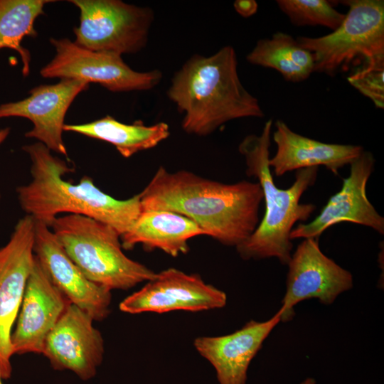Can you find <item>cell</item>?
Instances as JSON below:
<instances>
[{"mask_svg": "<svg viewBox=\"0 0 384 384\" xmlns=\"http://www.w3.org/2000/svg\"><path fill=\"white\" fill-rule=\"evenodd\" d=\"M273 140L277 151L269 165L276 176L302 169L324 166L334 174L354 161L364 150L361 146L321 142L292 130L282 120L275 122Z\"/></svg>", "mask_w": 384, "mask_h": 384, "instance_id": "18", "label": "cell"}, {"mask_svg": "<svg viewBox=\"0 0 384 384\" xmlns=\"http://www.w3.org/2000/svg\"><path fill=\"white\" fill-rule=\"evenodd\" d=\"M80 10V23L73 30L78 46L94 51L134 54L148 41L154 18L149 7L120 0H71Z\"/></svg>", "mask_w": 384, "mask_h": 384, "instance_id": "7", "label": "cell"}, {"mask_svg": "<svg viewBox=\"0 0 384 384\" xmlns=\"http://www.w3.org/2000/svg\"><path fill=\"white\" fill-rule=\"evenodd\" d=\"M2 380H3V379H2L1 376V373H0V384H4Z\"/></svg>", "mask_w": 384, "mask_h": 384, "instance_id": "28", "label": "cell"}, {"mask_svg": "<svg viewBox=\"0 0 384 384\" xmlns=\"http://www.w3.org/2000/svg\"><path fill=\"white\" fill-rule=\"evenodd\" d=\"M64 250L91 282L127 290L152 279L156 272L124 255L118 232L79 214L58 216L50 227Z\"/></svg>", "mask_w": 384, "mask_h": 384, "instance_id": "5", "label": "cell"}, {"mask_svg": "<svg viewBox=\"0 0 384 384\" xmlns=\"http://www.w3.org/2000/svg\"><path fill=\"white\" fill-rule=\"evenodd\" d=\"M33 253L51 282L94 321L110 313L111 291L89 280L69 257L50 228L36 220Z\"/></svg>", "mask_w": 384, "mask_h": 384, "instance_id": "15", "label": "cell"}, {"mask_svg": "<svg viewBox=\"0 0 384 384\" xmlns=\"http://www.w3.org/2000/svg\"><path fill=\"white\" fill-rule=\"evenodd\" d=\"M246 59L252 65L274 69L292 82L305 80L314 69L312 53L283 32L259 40Z\"/></svg>", "mask_w": 384, "mask_h": 384, "instance_id": "21", "label": "cell"}, {"mask_svg": "<svg viewBox=\"0 0 384 384\" xmlns=\"http://www.w3.org/2000/svg\"><path fill=\"white\" fill-rule=\"evenodd\" d=\"M63 130L110 143L124 158L154 148L170 135L169 126L163 122L149 126L142 120L125 124L110 115L85 124H65Z\"/></svg>", "mask_w": 384, "mask_h": 384, "instance_id": "20", "label": "cell"}, {"mask_svg": "<svg viewBox=\"0 0 384 384\" xmlns=\"http://www.w3.org/2000/svg\"><path fill=\"white\" fill-rule=\"evenodd\" d=\"M280 10L296 26H323L336 30L345 14L336 10L326 0H277Z\"/></svg>", "mask_w": 384, "mask_h": 384, "instance_id": "23", "label": "cell"}, {"mask_svg": "<svg viewBox=\"0 0 384 384\" xmlns=\"http://www.w3.org/2000/svg\"><path fill=\"white\" fill-rule=\"evenodd\" d=\"M205 235L190 218L175 212L156 210L141 212L131 228L120 236L122 248L141 244L145 250L159 249L176 257L189 250L188 241Z\"/></svg>", "mask_w": 384, "mask_h": 384, "instance_id": "19", "label": "cell"}, {"mask_svg": "<svg viewBox=\"0 0 384 384\" xmlns=\"http://www.w3.org/2000/svg\"><path fill=\"white\" fill-rule=\"evenodd\" d=\"M282 314L280 307L265 321L250 320L230 334L199 336L194 340L196 350L212 365L219 384H246L252 360L281 321Z\"/></svg>", "mask_w": 384, "mask_h": 384, "instance_id": "17", "label": "cell"}, {"mask_svg": "<svg viewBox=\"0 0 384 384\" xmlns=\"http://www.w3.org/2000/svg\"><path fill=\"white\" fill-rule=\"evenodd\" d=\"M287 265L281 321L291 320L294 316V307L301 302L313 298L331 304L353 286L351 273L322 252L319 238L304 239Z\"/></svg>", "mask_w": 384, "mask_h": 384, "instance_id": "10", "label": "cell"}, {"mask_svg": "<svg viewBox=\"0 0 384 384\" xmlns=\"http://www.w3.org/2000/svg\"><path fill=\"white\" fill-rule=\"evenodd\" d=\"M88 87L89 83L75 79L38 85L25 99L0 105V119H28L33 127L25 133L26 137L36 139L50 151L68 157L63 139L65 114L75 97Z\"/></svg>", "mask_w": 384, "mask_h": 384, "instance_id": "14", "label": "cell"}, {"mask_svg": "<svg viewBox=\"0 0 384 384\" xmlns=\"http://www.w3.org/2000/svg\"><path fill=\"white\" fill-rule=\"evenodd\" d=\"M375 158L363 152L350 165V174L343 179L341 188L330 197L320 213L311 221L294 227L290 239L319 238L327 228L341 222H351L384 233V218L370 202L366 185L374 170Z\"/></svg>", "mask_w": 384, "mask_h": 384, "instance_id": "12", "label": "cell"}, {"mask_svg": "<svg viewBox=\"0 0 384 384\" xmlns=\"http://www.w3.org/2000/svg\"><path fill=\"white\" fill-rule=\"evenodd\" d=\"M272 126V120H267L260 135H247L238 146L247 175L257 178L262 188L265 211L254 233L235 248L244 260L274 257L287 265L293 248L292 230L297 222L307 221L316 209L315 205L302 203L300 199L314 185L319 168L297 170L290 187L278 188L269 165Z\"/></svg>", "mask_w": 384, "mask_h": 384, "instance_id": "4", "label": "cell"}, {"mask_svg": "<svg viewBox=\"0 0 384 384\" xmlns=\"http://www.w3.org/2000/svg\"><path fill=\"white\" fill-rule=\"evenodd\" d=\"M226 303V294L206 283L198 274H186L171 267L156 273L139 290L124 299L119 308L132 314H161L216 309L224 307Z\"/></svg>", "mask_w": 384, "mask_h": 384, "instance_id": "11", "label": "cell"}, {"mask_svg": "<svg viewBox=\"0 0 384 384\" xmlns=\"http://www.w3.org/2000/svg\"><path fill=\"white\" fill-rule=\"evenodd\" d=\"M36 220L26 215L16 224L9 241L0 247V373L3 380L12 373L11 336L17 319L34 253Z\"/></svg>", "mask_w": 384, "mask_h": 384, "instance_id": "9", "label": "cell"}, {"mask_svg": "<svg viewBox=\"0 0 384 384\" xmlns=\"http://www.w3.org/2000/svg\"><path fill=\"white\" fill-rule=\"evenodd\" d=\"M233 6L236 12L245 18L255 14L258 7L257 3L254 0H236Z\"/></svg>", "mask_w": 384, "mask_h": 384, "instance_id": "25", "label": "cell"}, {"mask_svg": "<svg viewBox=\"0 0 384 384\" xmlns=\"http://www.w3.org/2000/svg\"><path fill=\"white\" fill-rule=\"evenodd\" d=\"M93 319L70 304L47 336L42 354L55 370H68L80 379L93 378L105 353L104 340Z\"/></svg>", "mask_w": 384, "mask_h": 384, "instance_id": "13", "label": "cell"}, {"mask_svg": "<svg viewBox=\"0 0 384 384\" xmlns=\"http://www.w3.org/2000/svg\"><path fill=\"white\" fill-rule=\"evenodd\" d=\"M70 304L35 257L11 336L13 354L42 353L47 336Z\"/></svg>", "mask_w": 384, "mask_h": 384, "instance_id": "16", "label": "cell"}, {"mask_svg": "<svg viewBox=\"0 0 384 384\" xmlns=\"http://www.w3.org/2000/svg\"><path fill=\"white\" fill-rule=\"evenodd\" d=\"M22 149L31 161L32 180L17 187V198L22 210L35 220L50 228L58 214H79L110 225L121 236L140 215L139 193L117 200L98 188L86 176L74 184L63 178L73 168L53 156L43 144L24 145Z\"/></svg>", "mask_w": 384, "mask_h": 384, "instance_id": "2", "label": "cell"}, {"mask_svg": "<svg viewBox=\"0 0 384 384\" xmlns=\"http://www.w3.org/2000/svg\"><path fill=\"white\" fill-rule=\"evenodd\" d=\"M342 2L349 9L336 30L320 37L296 38L302 47L312 53L314 72L334 76L353 67L357 69L384 61V1Z\"/></svg>", "mask_w": 384, "mask_h": 384, "instance_id": "6", "label": "cell"}, {"mask_svg": "<svg viewBox=\"0 0 384 384\" xmlns=\"http://www.w3.org/2000/svg\"><path fill=\"white\" fill-rule=\"evenodd\" d=\"M11 129L5 127L0 129V145L6 140L10 134Z\"/></svg>", "mask_w": 384, "mask_h": 384, "instance_id": "26", "label": "cell"}, {"mask_svg": "<svg viewBox=\"0 0 384 384\" xmlns=\"http://www.w3.org/2000/svg\"><path fill=\"white\" fill-rule=\"evenodd\" d=\"M384 61L366 64L353 70L348 82L371 100L375 107H384Z\"/></svg>", "mask_w": 384, "mask_h": 384, "instance_id": "24", "label": "cell"}, {"mask_svg": "<svg viewBox=\"0 0 384 384\" xmlns=\"http://www.w3.org/2000/svg\"><path fill=\"white\" fill-rule=\"evenodd\" d=\"M299 384H316V380L313 378H307Z\"/></svg>", "mask_w": 384, "mask_h": 384, "instance_id": "27", "label": "cell"}, {"mask_svg": "<svg viewBox=\"0 0 384 384\" xmlns=\"http://www.w3.org/2000/svg\"><path fill=\"white\" fill-rule=\"evenodd\" d=\"M50 43L55 49V55L40 71L44 78L97 83L114 92L151 90L162 78L159 70H134L119 55L88 50L66 38H51Z\"/></svg>", "mask_w": 384, "mask_h": 384, "instance_id": "8", "label": "cell"}, {"mask_svg": "<svg viewBox=\"0 0 384 384\" xmlns=\"http://www.w3.org/2000/svg\"><path fill=\"white\" fill-rule=\"evenodd\" d=\"M166 95L183 114L187 134L205 137L235 119L264 117L258 100L242 84L235 49L192 55L174 73Z\"/></svg>", "mask_w": 384, "mask_h": 384, "instance_id": "3", "label": "cell"}, {"mask_svg": "<svg viewBox=\"0 0 384 384\" xmlns=\"http://www.w3.org/2000/svg\"><path fill=\"white\" fill-rule=\"evenodd\" d=\"M141 212L164 210L194 221L220 243L237 247L255 230L263 193L258 182L223 183L160 166L139 193Z\"/></svg>", "mask_w": 384, "mask_h": 384, "instance_id": "1", "label": "cell"}, {"mask_svg": "<svg viewBox=\"0 0 384 384\" xmlns=\"http://www.w3.org/2000/svg\"><path fill=\"white\" fill-rule=\"evenodd\" d=\"M50 0H0V49L10 48L21 56L22 73L30 71L31 54L21 46L26 36L36 37V18L44 14V6Z\"/></svg>", "mask_w": 384, "mask_h": 384, "instance_id": "22", "label": "cell"}]
</instances>
